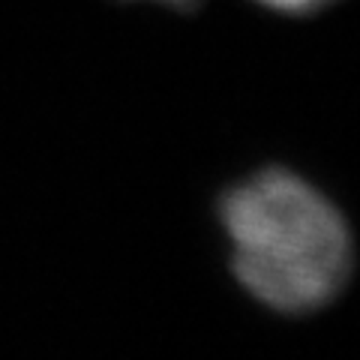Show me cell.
Wrapping results in <instances>:
<instances>
[{
  "mask_svg": "<svg viewBox=\"0 0 360 360\" xmlns=\"http://www.w3.org/2000/svg\"><path fill=\"white\" fill-rule=\"evenodd\" d=\"M229 267L258 307L309 315L354 276V231L336 201L291 168H262L219 198Z\"/></svg>",
  "mask_w": 360,
  "mask_h": 360,
  "instance_id": "obj_1",
  "label": "cell"
},
{
  "mask_svg": "<svg viewBox=\"0 0 360 360\" xmlns=\"http://www.w3.org/2000/svg\"><path fill=\"white\" fill-rule=\"evenodd\" d=\"M150 4H160V6H168V9H180V13H189V9L201 6L205 0H150Z\"/></svg>",
  "mask_w": 360,
  "mask_h": 360,
  "instance_id": "obj_3",
  "label": "cell"
},
{
  "mask_svg": "<svg viewBox=\"0 0 360 360\" xmlns=\"http://www.w3.org/2000/svg\"><path fill=\"white\" fill-rule=\"evenodd\" d=\"M255 4L279 15H312L324 6H333L336 0H255Z\"/></svg>",
  "mask_w": 360,
  "mask_h": 360,
  "instance_id": "obj_2",
  "label": "cell"
}]
</instances>
